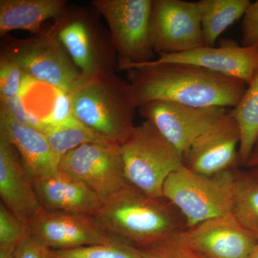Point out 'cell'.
<instances>
[{"instance_id": "484cf974", "label": "cell", "mask_w": 258, "mask_h": 258, "mask_svg": "<svg viewBox=\"0 0 258 258\" xmlns=\"http://www.w3.org/2000/svg\"><path fill=\"white\" fill-rule=\"evenodd\" d=\"M30 233V227L19 220L4 204L0 205V247L15 249Z\"/></svg>"}, {"instance_id": "e0dca14e", "label": "cell", "mask_w": 258, "mask_h": 258, "mask_svg": "<svg viewBox=\"0 0 258 258\" xmlns=\"http://www.w3.org/2000/svg\"><path fill=\"white\" fill-rule=\"evenodd\" d=\"M0 135L13 144L32 180L52 175L59 171L60 159L41 131L19 123L0 110Z\"/></svg>"}, {"instance_id": "2e32d148", "label": "cell", "mask_w": 258, "mask_h": 258, "mask_svg": "<svg viewBox=\"0 0 258 258\" xmlns=\"http://www.w3.org/2000/svg\"><path fill=\"white\" fill-rule=\"evenodd\" d=\"M0 196L7 208L29 227L42 210L35 191L33 180L25 169L16 148L2 135H0Z\"/></svg>"}, {"instance_id": "30bf717a", "label": "cell", "mask_w": 258, "mask_h": 258, "mask_svg": "<svg viewBox=\"0 0 258 258\" xmlns=\"http://www.w3.org/2000/svg\"><path fill=\"white\" fill-rule=\"evenodd\" d=\"M149 35L153 50L159 55L205 46L198 3L152 0Z\"/></svg>"}, {"instance_id": "603a6c76", "label": "cell", "mask_w": 258, "mask_h": 258, "mask_svg": "<svg viewBox=\"0 0 258 258\" xmlns=\"http://www.w3.org/2000/svg\"><path fill=\"white\" fill-rule=\"evenodd\" d=\"M43 133L52 150L60 159L83 144L107 143L74 116L60 124L47 127Z\"/></svg>"}, {"instance_id": "f1b7e54d", "label": "cell", "mask_w": 258, "mask_h": 258, "mask_svg": "<svg viewBox=\"0 0 258 258\" xmlns=\"http://www.w3.org/2000/svg\"><path fill=\"white\" fill-rule=\"evenodd\" d=\"M73 116L72 101L69 93L56 90L52 111L42 122L45 130L47 127L60 124Z\"/></svg>"}, {"instance_id": "cb8c5ba5", "label": "cell", "mask_w": 258, "mask_h": 258, "mask_svg": "<svg viewBox=\"0 0 258 258\" xmlns=\"http://www.w3.org/2000/svg\"><path fill=\"white\" fill-rule=\"evenodd\" d=\"M42 251L45 258H143L138 247L123 240L70 249H48L42 246Z\"/></svg>"}, {"instance_id": "44dd1931", "label": "cell", "mask_w": 258, "mask_h": 258, "mask_svg": "<svg viewBox=\"0 0 258 258\" xmlns=\"http://www.w3.org/2000/svg\"><path fill=\"white\" fill-rule=\"evenodd\" d=\"M231 213L258 242V169L235 170Z\"/></svg>"}, {"instance_id": "9a60e30c", "label": "cell", "mask_w": 258, "mask_h": 258, "mask_svg": "<svg viewBox=\"0 0 258 258\" xmlns=\"http://www.w3.org/2000/svg\"><path fill=\"white\" fill-rule=\"evenodd\" d=\"M152 63L194 64L248 85L258 71V47L239 45L225 40L220 46H203L174 54H161Z\"/></svg>"}, {"instance_id": "7402d4cb", "label": "cell", "mask_w": 258, "mask_h": 258, "mask_svg": "<svg viewBox=\"0 0 258 258\" xmlns=\"http://www.w3.org/2000/svg\"><path fill=\"white\" fill-rule=\"evenodd\" d=\"M230 113L240 127L239 164L245 166L258 137V71Z\"/></svg>"}, {"instance_id": "ba28073f", "label": "cell", "mask_w": 258, "mask_h": 258, "mask_svg": "<svg viewBox=\"0 0 258 258\" xmlns=\"http://www.w3.org/2000/svg\"><path fill=\"white\" fill-rule=\"evenodd\" d=\"M152 0H93L104 18L118 57V71L150 62L154 52L149 35Z\"/></svg>"}, {"instance_id": "8fae6325", "label": "cell", "mask_w": 258, "mask_h": 258, "mask_svg": "<svg viewBox=\"0 0 258 258\" xmlns=\"http://www.w3.org/2000/svg\"><path fill=\"white\" fill-rule=\"evenodd\" d=\"M240 140L238 123L227 111L190 144L183 154V165L203 175L235 170L240 166Z\"/></svg>"}, {"instance_id": "4dcf8cb0", "label": "cell", "mask_w": 258, "mask_h": 258, "mask_svg": "<svg viewBox=\"0 0 258 258\" xmlns=\"http://www.w3.org/2000/svg\"><path fill=\"white\" fill-rule=\"evenodd\" d=\"M15 258L45 257L41 243L31 233H29L15 248Z\"/></svg>"}, {"instance_id": "3957f363", "label": "cell", "mask_w": 258, "mask_h": 258, "mask_svg": "<svg viewBox=\"0 0 258 258\" xmlns=\"http://www.w3.org/2000/svg\"><path fill=\"white\" fill-rule=\"evenodd\" d=\"M69 94L75 118L107 143L120 146L136 126L138 108L132 87L115 73L81 77Z\"/></svg>"}, {"instance_id": "52a82bcc", "label": "cell", "mask_w": 258, "mask_h": 258, "mask_svg": "<svg viewBox=\"0 0 258 258\" xmlns=\"http://www.w3.org/2000/svg\"><path fill=\"white\" fill-rule=\"evenodd\" d=\"M0 57L16 62L28 78L69 93L81 75L52 28L27 38H5Z\"/></svg>"}, {"instance_id": "7c38bea8", "label": "cell", "mask_w": 258, "mask_h": 258, "mask_svg": "<svg viewBox=\"0 0 258 258\" xmlns=\"http://www.w3.org/2000/svg\"><path fill=\"white\" fill-rule=\"evenodd\" d=\"M30 231L48 249L75 248L122 240L108 232L94 215L44 209L30 223Z\"/></svg>"}, {"instance_id": "4fadbf2b", "label": "cell", "mask_w": 258, "mask_h": 258, "mask_svg": "<svg viewBox=\"0 0 258 258\" xmlns=\"http://www.w3.org/2000/svg\"><path fill=\"white\" fill-rule=\"evenodd\" d=\"M182 157L190 144L221 117L227 108H196L176 102H149L138 108Z\"/></svg>"}, {"instance_id": "83f0119b", "label": "cell", "mask_w": 258, "mask_h": 258, "mask_svg": "<svg viewBox=\"0 0 258 258\" xmlns=\"http://www.w3.org/2000/svg\"><path fill=\"white\" fill-rule=\"evenodd\" d=\"M0 110L9 114L19 123L28 125L43 132L45 126L41 119L25 106L20 95L0 99Z\"/></svg>"}, {"instance_id": "5b68a950", "label": "cell", "mask_w": 258, "mask_h": 258, "mask_svg": "<svg viewBox=\"0 0 258 258\" xmlns=\"http://www.w3.org/2000/svg\"><path fill=\"white\" fill-rule=\"evenodd\" d=\"M120 148L128 182L148 195L162 198L166 180L183 165L174 146L145 120L134 127Z\"/></svg>"}, {"instance_id": "4316f807", "label": "cell", "mask_w": 258, "mask_h": 258, "mask_svg": "<svg viewBox=\"0 0 258 258\" xmlns=\"http://www.w3.org/2000/svg\"><path fill=\"white\" fill-rule=\"evenodd\" d=\"M27 77L16 62L0 57V99L20 95Z\"/></svg>"}, {"instance_id": "d6986e66", "label": "cell", "mask_w": 258, "mask_h": 258, "mask_svg": "<svg viewBox=\"0 0 258 258\" xmlns=\"http://www.w3.org/2000/svg\"><path fill=\"white\" fill-rule=\"evenodd\" d=\"M68 5L66 0H0V35L15 30L38 33L44 22L55 20Z\"/></svg>"}, {"instance_id": "1f68e13d", "label": "cell", "mask_w": 258, "mask_h": 258, "mask_svg": "<svg viewBox=\"0 0 258 258\" xmlns=\"http://www.w3.org/2000/svg\"><path fill=\"white\" fill-rule=\"evenodd\" d=\"M244 166L248 168V169H258V137L255 143H254L252 152L249 155L248 160H247Z\"/></svg>"}, {"instance_id": "836d02e7", "label": "cell", "mask_w": 258, "mask_h": 258, "mask_svg": "<svg viewBox=\"0 0 258 258\" xmlns=\"http://www.w3.org/2000/svg\"><path fill=\"white\" fill-rule=\"evenodd\" d=\"M247 258H258V243L256 244L253 250L251 252Z\"/></svg>"}, {"instance_id": "d4e9b609", "label": "cell", "mask_w": 258, "mask_h": 258, "mask_svg": "<svg viewBox=\"0 0 258 258\" xmlns=\"http://www.w3.org/2000/svg\"><path fill=\"white\" fill-rule=\"evenodd\" d=\"M138 248L143 258H208L179 240L175 235Z\"/></svg>"}, {"instance_id": "f546056e", "label": "cell", "mask_w": 258, "mask_h": 258, "mask_svg": "<svg viewBox=\"0 0 258 258\" xmlns=\"http://www.w3.org/2000/svg\"><path fill=\"white\" fill-rule=\"evenodd\" d=\"M242 45L258 47V0L250 3L242 24Z\"/></svg>"}, {"instance_id": "9c48e42d", "label": "cell", "mask_w": 258, "mask_h": 258, "mask_svg": "<svg viewBox=\"0 0 258 258\" xmlns=\"http://www.w3.org/2000/svg\"><path fill=\"white\" fill-rule=\"evenodd\" d=\"M59 170L79 180L103 204L130 186L125 177L120 146L83 144L61 158Z\"/></svg>"}, {"instance_id": "277c9868", "label": "cell", "mask_w": 258, "mask_h": 258, "mask_svg": "<svg viewBox=\"0 0 258 258\" xmlns=\"http://www.w3.org/2000/svg\"><path fill=\"white\" fill-rule=\"evenodd\" d=\"M100 16L93 7L68 5L51 27L83 79L115 74L117 70L116 51Z\"/></svg>"}, {"instance_id": "6da1fadb", "label": "cell", "mask_w": 258, "mask_h": 258, "mask_svg": "<svg viewBox=\"0 0 258 258\" xmlns=\"http://www.w3.org/2000/svg\"><path fill=\"white\" fill-rule=\"evenodd\" d=\"M125 71L138 108L156 101L196 108H234L247 88L240 80L190 64L146 62Z\"/></svg>"}, {"instance_id": "d6a6232c", "label": "cell", "mask_w": 258, "mask_h": 258, "mask_svg": "<svg viewBox=\"0 0 258 258\" xmlns=\"http://www.w3.org/2000/svg\"><path fill=\"white\" fill-rule=\"evenodd\" d=\"M15 250L13 249L0 247V258H15Z\"/></svg>"}, {"instance_id": "5bb4252c", "label": "cell", "mask_w": 258, "mask_h": 258, "mask_svg": "<svg viewBox=\"0 0 258 258\" xmlns=\"http://www.w3.org/2000/svg\"><path fill=\"white\" fill-rule=\"evenodd\" d=\"M175 236L208 258H247L258 243L232 213L210 219Z\"/></svg>"}, {"instance_id": "ffe728a7", "label": "cell", "mask_w": 258, "mask_h": 258, "mask_svg": "<svg viewBox=\"0 0 258 258\" xmlns=\"http://www.w3.org/2000/svg\"><path fill=\"white\" fill-rule=\"evenodd\" d=\"M205 46H215L219 37L244 16L249 0H201L197 2Z\"/></svg>"}, {"instance_id": "8992f818", "label": "cell", "mask_w": 258, "mask_h": 258, "mask_svg": "<svg viewBox=\"0 0 258 258\" xmlns=\"http://www.w3.org/2000/svg\"><path fill=\"white\" fill-rule=\"evenodd\" d=\"M235 170L203 175L182 165L166 180L163 198L182 215L186 228L231 213Z\"/></svg>"}, {"instance_id": "7a4b0ae2", "label": "cell", "mask_w": 258, "mask_h": 258, "mask_svg": "<svg viewBox=\"0 0 258 258\" xmlns=\"http://www.w3.org/2000/svg\"><path fill=\"white\" fill-rule=\"evenodd\" d=\"M93 215L112 235L137 247L186 229L184 217L169 200L148 195L132 185Z\"/></svg>"}, {"instance_id": "ac0fdd59", "label": "cell", "mask_w": 258, "mask_h": 258, "mask_svg": "<svg viewBox=\"0 0 258 258\" xmlns=\"http://www.w3.org/2000/svg\"><path fill=\"white\" fill-rule=\"evenodd\" d=\"M42 209L50 212L94 215L103 201L86 185L60 170L52 175L33 180Z\"/></svg>"}]
</instances>
